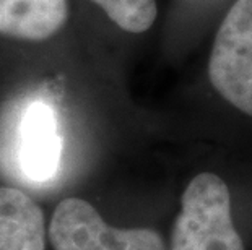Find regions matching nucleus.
Segmentation results:
<instances>
[{
    "label": "nucleus",
    "mask_w": 252,
    "mask_h": 250,
    "mask_svg": "<svg viewBox=\"0 0 252 250\" xmlns=\"http://www.w3.org/2000/svg\"><path fill=\"white\" fill-rule=\"evenodd\" d=\"M171 250H244L233 224L228 185L217 174L200 172L187 184Z\"/></svg>",
    "instance_id": "1"
},
{
    "label": "nucleus",
    "mask_w": 252,
    "mask_h": 250,
    "mask_svg": "<svg viewBox=\"0 0 252 250\" xmlns=\"http://www.w3.org/2000/svg\"><path fill=\"white\" fill-rule=\"evenodd\" d=\"M212 86L224 101L252 115V0H236L213 41Z\"/></svg>",
    "instance_id": "2"
},
{
    "label": "nucleus",
    "mask_w": 252,
    "mask_h": 250,
    "mask_svg": "<svg viewBox=\"0 0 252 250\" xmlns=\"http://www.w3.org/2000/svg\"><path fill=\"white\" fill-rule=\"evenodd\" d=\"M49 239L54 250H166L158 232L112 227L93 205L73 196L56 206Z\"/></svg>",
    "instance_id": "3"
},
{
    "label": "nucleus",
    "mask_w": 252,
    "mask_h": 250,
    "mask_svg": "<svg viewBox=\"0 0 252 250\" xmlns=\"http://www.w3.org/2000/svg\"><path fill=\"white\" fill-rule=\"evenodd\" d=\"M62 140L54 111L44 103L31 104L20 127V166L33 182L54 177L61 161Z\"/></svg>",
    "instance_id": "4"
},
{
    "label": "nucleus",
    "mask_w": 252,
    "mask_h": 250,
    "mask_svg": "<svg viewBox=\"0 0 252 250\" xmlns=\"http://www.w3.org/2000/svg\"><path fill=\"white\" fill-rule=\"evenodd\" d=\"M68 20V0H0V36L41 42L52 38Z\"/></svg>",
    "instance_id": "5"
},
{
    "label": "nucleus",
    "mask_w": 252,
    "mask_h": 250,
    "mask_svg": "<svg viewBox=\"0 0 252 250\" xmlns=\"http://www.w3.org/2000/svg\"><path fill=\"white\" fill-rule=\"evenodd\" d=\"M42 210L25 192L0 187V250H44Z\"/></svg>",
    "instance_id": "6"
},
{
    "label": "nucleus",
    "mask_w": 252,
    "mask_h": 250,
    "mask_svg": "<svg viewBox=\"0 0 252 250\" xmlns=\"http://www.w3.org/2000/svg\"><path fill=\"white\" fill-rule=\"evenodd\" d=\"M108 18L127 33L140 34L153 26L158 17L157 0H90Z\"/></svg>",
    "instance_id": "7"
}]
</instances>
